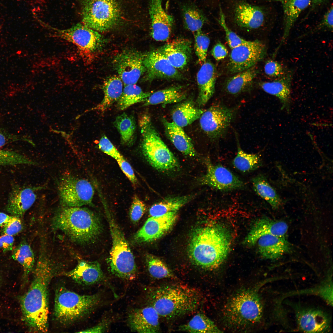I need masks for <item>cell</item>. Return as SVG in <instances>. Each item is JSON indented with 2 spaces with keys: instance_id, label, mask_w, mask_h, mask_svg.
<instances>
[{
  "instance_id": "20",
  "label": "cell",
  "mask_w": 333,
  "mask_h": 333,
  "mask_svg": "<svg viewBox=\"0 0 333 333\" xmlns=\"http://www.w3.org/2000/svg\"><path fill=\"white\" fill-rule=\"evenodd\" d=\"M159 315L152 306L136 308L129 314L127 321L131 329L140 333L158 332Z\"/></svg>"
},
{
  "instance_id": "41",
  "label": "cell",
  "mask_w": 333,
  "mask_h": 333,
  "mask_svg": "<svg viewBox=\"0 0 333 333\" xmlns=\"http://www.w3.org/2000/svg\"><path fill=\"white\" fill-rule=\"evenodd\" d=\"M232 163L237 170L243 172L255 170L261 165V159L259 154H249L245 152L239 145L237 154Z\"/></svg>"
},
{
  "instance_id": "52",
  "label": "cell",
  "mask_w": 333,
  "mask_h": 333,
  "mask_svg": "<svg viewBox=\"0 0 333 333\" xmlns=\"http://www.w3.org/2000/svg\"><path fill=\"white\" fill-rule=\"evenodd\" d=\"M333 7L332 5L324 14L321 23L311 32L320 30L326 29L333 30Z\"/></svg>"
},
{
  "instance_id": "30",
  "label": "cell",
  "mask_w": 333,
  "mask_h": 333,
  "mask_svg": "<svg viewBox=\"0 0 333 333\" xmlns=\"http://www.w3.org/2000/svg\"><path fill=\"white\" fill-rule=\"evenodd\" d=\"M311 0H286L282 4L284 15L283 33L273 56H275L285 42L290 31L301 13L310 5Z\"/></svg>"
},
{
  "instance_id": "10",
  "label": "cell",
  "mask_w": 333,
  "mask_h": 333,
  "mask_svg": "<svg viewBox=\"0 0 333 333\" xmlns=\"http://www.w3.org/2000/svg\"><path fill=\"white\" fill-rule=\"evenodd\" d=\"M81 2L82 23L94 30L107 31L120 19V8L116 0H81Z\"/></svg>"
},
{
  "instance_id": "42",
  "label": "cell",
  "mask_w": 333,
  "mask_h": 333,
  "mask_svg": "<svg viewBox=\"0 0 333 333\" xmlns=\"http://www.w3.org/2000/svg\"><path fill=\"white\" fill-rule=\"evenodd\" d=\"M182 12L184 23L187 29L193 34L201 30L207 18L200 10L194 6H188L183 8Z\"/></svg>"
},
{
  "instance_id": "44",
  "label": "cell",
  "mask_w": 333,
  "mask_h": 333,
  "mask_svg": "<svg viewBox=\"0 0 333 333\" xmlns=\"http://www.w3.org/2000/svg\"><path fill=\"white\" fill-rule=\"evenodd\" d=\"M24 164L35 165L37 163L15 151L0 150V166Z\"/></svg>"
},
{
  "instance_id": "11",
  "label": "cell",
  "mask_w": 333,
  "mask_h": 333,
  "mask_svg": "<svg viewBox=\"0 0 333 333\" xmlns=\"http://www.w3.org/2000/svg\"><path fill=\"white\" fill-rule=\"evenodd\" d=\"M58 183L59 195L63 206L92 205L94 189L88 180L66 174L61 177Z\"/></svg>"
},
{
  "instance_id": "51",
  "label": "cell",
  "mask_w": 333,
  "mask_h": 333,
  "mask_svg": "<svg viewBox=\"0 0 333 333\" xmlns=\"http://www.w3.org/2000/svg\"><path fill=\"white\" fill-rule=\"evenodd\" d=\"M116 161L122 171L132 184L134 186L137 185L138 180L130 164L123 156Z\"/></svg>"
},
{
  "instance_id": "25",
  "label": "cell",
  "mask_w": 333,
  "mask_h": 333,
  "mask_svg": "<svg viewBox=\"0 0 333 333\" xmlns=\"http://www.w3.org/2000/svg\"><path fill=\"white\" fill-rule=\"evenodd\" d=\"M44 187L39 186L14 189L10 193L8 199L7 211L13 216L22 217L35 201V191Z\"/></svg>"
},
{
  "instance_id": "53",
  "label": "cell",
  "mask_w": 333,
  "mask_h": 333,
  "mask_svg": "<svg viewBox=\"0 0 333 333\" xmlns=\"http://www.w3.org/2000/svg\"><path fill=\"white\" fill-rule=\"evenodd\" d=\"M211 53L216 60L220 61L225 58L228 54V51L224 45L218 42L213 47Z\"/></svg>"
},
{
  "instance_id": "29",
  "label": "cell",
  "mask_w": 333,
  "mask_h": 333,
  "mask_svg": "<svg viewBox=\"0 0 333 333\" xmlns=\"http://www.w3.org/2000/svg\"><path fill=\"white\" fill-rule=\"evenodd\" d=\"M162 121L166 136L175 148L185 155L196 156L197 153L192 141L182 128L164 118H162Z\"/></svg>"
},
{
  "instance_id": "38",
  "label": "cell",
  "mask_w": 333,
  "mask_h": 333,
  "mask_svg": "<svg viewBox=\"0 0 333 333\" xmlns=\"http://www.w3.org/2000/svg\"><path fill=\"white\" fill-rule=\"evenodd\" d=\"M252 183L255 192L266 201L274 209L278 208L281 200L275 190L269 184L265 177L259 175L252 179Z\"/></svg>"
},
{
  "instance_id": "45",
  "label": "cell",
  "mask_w": 333,
  "mask_h": 333,
  "mask_svg": "<svg viewBox=\"0 0 333 333\" xmlns=\"http://www.w3.org/2000/svg\"><path fill=\"white\" fill-rule=\"evenodd\" d=\"M195 53L197 57L198 61L203 64L206 60L207 52L210 43L209 37L200 31L194 33Z\"/></svg>"
},
{
  "instance_id": "34",
  "label": "cell",
  "mask_w": 333,
  "mask_h": 333,
  "mask_svg": "<svg viewBox=\"0 0 333 333\" xmlns=\"http://www.w3.org/2000/svg\"><path fill=\"white\" fill-rule=\"evenodd\" d=\"M114 124L120 135L121 143L128 146H132L135 141L136 129L134 117L124 113L117 117Z\"/></svg>"
},
{
  "instance_id": "32",
  "label": "cell",
  "mask_w": 333,
  "mask_h": 333,
  "mask_svg": "<svg viewBox=\"0 0 333 333\" xmlns=\"http://www.w3.org/2000/svg\"><path fill=\"white\" fill-rule=\"evenodd\" d=\"M205 109L198 108L191 100H187L178 104L171 113L173 121L182 128L199 119Z\"/></svg>"
},
{
  "instance_id": "6",
  "label": "cell",
  "mask_w": 333,
  "mask_h": 333,
  "mask_svg": "<svg viewBox=\"0 0 333 333\" xmlns=\"http://www.w3.org/2000/svg\"><path fill=\"white\" fill-rule=\"evenodd\" d=\"M138 123L142 152L149 163L161 171L173 170L179 167L178 160L162 139L148 113L142 114Z\"/></svg>"
},
{
  "instance_id": "7",
  "label": "cell",
  "mask_w": 333,
  "mask_h": 333,
  "mask_svg": "<svg viewBox=\"0 0 333 333\" xmlns=\"http://www.w3.org/2000/svg\"><path fill=\"white\" fill-rule=\"evenodd\" d=\"M105 211L112 242L108 261L109 269L116 277L127 280H133L137 273L134 256L112 214L107 208Z\"/></svg>"
},
{
  "instance_id": "36",
  "label": "cell",
  "mask_w": 333,
  "mask_h": 333,
  "mask_svg": "<svg viewBox=\"0 0 333 333\" xmlns=\"http://www.w3.org/2000/svg\"><path fill=\"white\" fill-rule=\"evenodd\" d=\"M152 93L151 92L143 91L135 84L125 85L121 95L117 101V108L124 110L134 104L145 102Z\"/></svg>"
},
{
  "instance_id": "28",
  "label": "cell",
  "mask_w": 333,
  "mask_h": 333,
  "mask_svg": "<svg viewBox=\"0 0 333 333\" xmlns=\"http://www.w3.org/2000/svg\"><path fill=\"white\" fill-rule=\"evenodd\" d=\"M292 73L288 72L270 82H261L260 85L266 92L275 96L282 104V109L289 111L291 103V88Z\"/></svg>"
},
{
  "instance_id": "5",
  "label": "cell",
  "mask_w": 333,
  "mask_h": 333,
  "mask_svg": "<svg viewBox=\"0 0 333 333\" xmlns=\"http://www.w3.org/2000/svg\"><path fill=\"white\" fill-rule=\"evenodd\" d=\"M152 305L159 316L174 318L196 310L200 296L193 289L181 285H166L154 290L151 295Z\"/></svg>"
},
{
  "instance_id": "55",
  "label": "cell",
  "mask_w": 333,
  "mask_h": 333,
  "mask_svg": "<svg viewBox=\"0 0 333 333\" xmlns=\"http://www.w3.org/2000/svg\"><path fill=\"white\" fill-rule=\"evenodd\" d=\"M108 323L104 321L90 328L78 332L79 333H103L108 328Z\"/></svg>"
},
{
  "instance_id": "26",
  "label": "cell",
  "mask_w": 333,
  "mask_h": 333,
  "mask_svg": "<svg viewBox=\"0 0 333 333\" xmlns=\"http://www.w3.org/2000/svg\"><path fill=\"white\" fill-rule=\"evenodd\" d=\"M65 274L76 283L84 286L97 284L105 278L100 265L97 261H80L76 267Z\"/></svg>"
},
{
  "instance_id": "43",
  "label": "cell",
  "mask_w": 333,
  "mask_h": 333,
  "mask_svg": "<svg viewBox=\"0 0 333 333\" xmlns=\"http://www.w3.org/2000/svg\"><path fill=\"white\" fill-rule=\"evenodd\" d=\"M148 272L153 278L157 279L175 278V276L166 265L155 256L149 254L146 257Z\"/></svg>"
},
{
  "instance_id": "39",
  "label": "cell",
  "mask_w": 333,
  "mask_h": 333,
  "mask_svg": "<svg viewBox=\"0 0 333 333\" xmlns=\"http://www.w3.org/2000/svg\"><path fill=\"white\" fill-rule=\"evenodd\" d=\"M12 257L23 267L24 280H27L34 269L35 258L30 246L26 241L21 242L13 250Z\"/></svg>"
},
{
  "instance_id": "58",
  "label": "cell",
  "mask_w": 333,
  "mask_h": 333,
  "mask_svg": "<svg viewBox=\"0 0 333 333\" xmlns=\"http://www.w3.org/2000/svg\"><path fill=\"white\" fill-rule=\"evenodd\" d=\"M326 0H311V3H312V7H314L321 4Z\"/></svg>"
},
{
  "instance_id": "57",
  "label": "cell",
  "mask_w": 333,
  "mask_h": 333,
  "mask_svg": "<svg viewBox=\"0 0 333 333\" xmlns=\"http://www.w3.org/2000/svg\"><path fill=\"white\" fill-rule=\"evenodd\" d=\"M7 138L5 134L0 128V148L2 147L7 143Z\"/></svg>"
},
{
  "instance_id": "18",
  "label": "cell",
  "mask_w": 333,
  "mask_h": 333,
  "mask_svg": "<svg viewBox=\"0 0 333 333\" xmlns=\"http://www.w3.org/2000/svg\"><path fill=\"white\" fill-rule=\"evenodd\" d=\"M177 212H171L157 216H151L134 236L140 242H148L157 239L172 227L177 218Z\"/></svg>"
},
{
  "instance_id": "48",
  "label": "cell",
  "mask_w": 333,
  "mask_h": 333,
  "mask_svg": "<svg viewBox=\"0 0 333 333\" xmlns=\"http://www.w3.org/2000/svg\"><path fill=\"white\" fill-rule=\"evenodd\" d=\"M98 146L99 148L102 152L116 160L122 156L105 135L103 136L100 139Z\"/></svg>"
},
{
  "instance_id": "16",
  "label": "cell",
  "mask_w": 333,
  "mask_h": 333,
  "mask_svg": "<svg viewBox=\"0 0 333 333\" xmlns=\"http://www.w3.org/2000/svg\"><path fill=\"white\" fill-rule=\"evenodd\" d=\"M143 63L146 69L145 81L179 79L182 77L179 70L171 64L158 49L144 54Z\"/></svg>"
},
{
  "instance_id": "3",
  "label": "cell",
  "mask_w": 333,
  "mask_h": 333,
  "mask_svg": "<svg viewBox=\"0 0 333 333\" xmlns=\"http://www.w3.org/2000/svg\"><path fill=\"white\" fill-rule=\"evenodd\" d=\"M53 224L72 240L81 244L94 242L102 230L98 217L91 210L81 207L63 206L56 213Z\"/></svg>"
},
{
  "instance_id": "40",
  "label": "cell",
  "mask_w": 333,
  "mask_h": 333,
  "mask_svg": "<svg viewBox=\"0 0 333 333\" xmlns=\"http://www.w3.org/2000/svg\"><path fill=\"white\" fill-rule=\"evenodd\" d=\"M180 330L191 333H219L222 331L205 314L198 313L187 323L180 326Z\"/></svg>"
},
{
  "instance_id": "37",
  "label": "cell",
  "mask_w": 333,
  "mask_h": 333,
  "mask_svg": "<svg viewBox=\"0 0 333 333\" xmlns=\"http://www.w3.org/2000/svg\"><path fill=\"white\" fill-rule=\"evenodd\" d=\"M256 75V71L252 68L237 73L227 80L225 90L232 95L241 93L250 86Z\"/></svg>"
},
{
  "instance_id": "59",
  "label": "cell",
  "mask_w": 333,
  "mask_h": 333,
  "mask_svg": "<svg viewBox=\"0 0 333 333\" xmlns=\"http://www.w3.org/2000/svg\"><path fill=\"white\" fill-rule=\"evenodd\" d=\"M268 1H274V2H281L283 4L286 0H266Z\"/></svg>"
},
{
  "instance_id": "35",
  "label": "cell",
  "mask_w": 333,
  "mask_h": 333,
  "mask_svg": "<svg viewBox=\"0 0 333 333\" xmlns=\"http://www.w3.org/2000/svg\"><path fill=\"white\" fill-rule=\"evenodd\" d=\"M194 196L188 195L166 198L152 205L149 209V215L151 216H157L171 212H177Z\"/></svg>"
},
{
  "instance_id": "1",
  "label": "cell",
  "mask_w": 333,
  "mask_h": 333,
  "mask_svg": "<svg viewBox=\"0 0 333 333\" xmlns=\"http://www.w3.org/2000/svg\"><path fill=\"white\" fill-rule=\"evenodd\" d=\"M44 249H42L27 291L20 298L26 323L35 331L46 332L48 330V287L55 274Z\"/></svg>"
},
{
  "instance_id": "8",
  "label": "cell",
  "mask_w": 333,
  "mask_h": 333,
  "mask_svg": "<svg viewBox=\"0 0 333 333\" xmlns=\"http://www.w3.org/2000/svg\"><path fill=\"white\" fill-rule=\"evenodd\" d=\"M101 298L99 294L81 295L60 287L55 293V317L64 324L74 323L90 313L98 304Z\"/></svg>"
},
{
  "instance_id": "27",
  "label": "cell",
  "mask_w": 333,
  "mask_h": 333,
  "mask_svg": "<svg viewBox=\"0 0 333 333\" xmlns=\"http://www.w3.org/2000/svg\"><path fill=\"white\" fill-rule=\"evenodd\" d=\"M257 242L260 254L266 259H278L291 250V245L285 236L266 235L259 238Z\"/></svg>"
},
{
  "instance_id": "50",
  "label": "cell",
  "mask_w": 333,
  "mask_h": 333,
  "mask_svg": "<svg viewBox=\"0 0 333 333\" xmlns=\"http://www.w3.org/2000/svg\"><path fill=\"white\" fill-rule=\"evenodd\" d=\"M264 71L267 75L272 77L278 78L284 74L282 64L273 60H269L266 62L264 66Z\"/></svg>"
},
{
  "instance_id": "14",
  "label": "cell",
  "mask_w": 333,
  "mask_h": 333,
  "mask_svg": "<svg viewBox=\"0 0 333 333\" xmlns=\"http://www.w3.org/2000/svg\"><path fill=\"white\" fill-rule=\"evenodd\" d=\"M235 114L232 109L222 105H213L202 114L199 118L200 126L209 138L217 139L226 131Z\"/></svg>"
},
{
  "instance_id": "4",
  "label": "cell",
  "mask_w": 333,
  "mask_h": 333,
  "mask_svg": "<svg viewBox=\"0 0 333 333\" xmlns=\"http://www.w3.org/2000/svg\"><path fill=\"white\" fill-rule=\"evenodd\" d=\"M259 288L241 290L231 296L223 312L224 323L230 328L242 330L256 325L261 320L263 307Z\"/></svg>"
},
{
  "instance_id": "15",
  "label": "cell",
  "mask_w": 333,
  "mask_h": 333,
  "mask_svg": "<svg viewBox=\"0 0 333 333\" xmlns=\"http://www.w3.org/2000/svg\"><path fill=\"white\" fill-rule=\"evenodd\" d=\"M205 174L199 179L200 184L222 191L240 189L243 182L227 168L220 164L212 163L209 158L205 160Z\"/></svg>"
},
{
  "instance_id": "19",
  "label": "cell",
  "mask_w": 333,
  "mask_h": 333,
  "mask_svg": "<svg viewBox=\"0 0 333 333\" xmlns=\"http://www.w3.org/2000/svg\"><path fill=\"white\" fill-rule=\"evenodd\" d=\"M162 0H150L149 14L151 35L158 41H165L170 38L174 23L173 17L166 12L162 6Z\"/></svg>"
},
{
  "instance_id": "23",
  "label": "cell",
  "mask_w": 333,
  "mask_h": 333,
  "mask_svg": "<svg viewBox=\"0 0 333 333\" xmlns=\"http://www.w3.org/2000/svg\"><path fill=\"white\" fill-rule=\"evenodd\" d=\"M288 226L285 222L264 217L257 220L245 237L244 242L249 246L255 245L259 238L266 235L285 236Z\"/></svg>"
},
{
  "instance_id": "49",
  "label": "cell",
  "mask_w": 333,
  "mask_h": 333,
  "mask_svg": "<svg viewBox=\"0 0 333 333\" xmlns=\"http://www.w3.org/2000/svg\"><path fill=\"white\" fill-rule=\"evenodd\" d=\"M23 226L20 217L13 216L8 222L3 227L4 234L13 236L21 232Z\"/></svg>"
},
{
  "instance_id": "22",
  "label": "cell",
  "mask_w": 333,
  "mask_h": 333,
  "mask_svg": "<svg viewBox=\"0 0 333 333\" xmlns=\"http://www.w3.org/2000/svg\"><path fill=\"white\" fill-rule=\"evenodd\" d=\"M234 17L236 23L239 26L255 29L263 25L266 20V14L261 7L241 2L235 7Z\"/></svg>"
},
{
  "instance_id": "33",
  "label": "cell",
  "mask_w": 333,
  "mask_h": 333,
  "mask_svg": "<svg viewBox=\"0 0 333 333\" xmlns=\"http://www.w3.org/2000/svg\"><path fill=\"white\" fill-rule=\"evenodd\" d=\"M187 92L181 86H174L152 93L145 101L143 106L162 104L166 105L179 103L184 100L187 97Z\"/></svg>"
},
{
  "instance_id": "21",
  "label": "cell",
  "mask_w": 333,
  "mask_h": 333,
  "mask_svg": "<svg viewBox=\"0 0 333 333\" xmlns=\"http://www.w3.org/2000/svg\"><path fill=\"white\" fill-rule=\"evenodd\" d=\"M171 64L178 70L184 68L189 63L191 55V41L184 38L172 40L158 49Z\"/></svg>"
},
{
  "instance_id": "46",
  "label": "cell",
  "mask_w": 333,
  "mask_h": 333,
  "mask_svg": "<svg viewBox=\"0 0 333 333\" xmlns=\"http://www.w3.org/2000/svg\"><path fill=\"white\" fill-rule=\"evenodd\" d=\"M219 12L218 22L225 31L226 40L230 48L232 49L247 43L248 41L241 38L228 27L224 14L221 7L220 8Z\"/></svg>"
},
{
  "instance_id": "31",
  "label": "cell",
  "mask_w": 333,
  "mask_h": 333,
  "mask_svg": "<svg viewBox=\"0 0 333 333\" xmlns=\"http://www.w3.org/2000/svg\"><path fill=\"white\" fill-rule=\"evenodd\" d=\"M123 84L118 76L113 75L108 77L104 81L102 85L104 98L93 109L102 113L106 111L120 98L123 90Z\"/></svg>"
},
{
  "instance_id": "24",
  "label": "cell",
  "mask_w": 333,
  "mask_h": 333,
  "mask_svg": "<svg viewBox=\"0 0 333 333\" xmlns=\"http://www.w3.org/2000/svg\"><path fill=\"white\" fill-rule=\"evenodd\" d=\"M216 78V68L210 61L202 64L196 76L199 93L196 103L199 107L205 105L213 95Z\"/></svg>"
},
{
  "instance_id": "47",
  "label": "cell",
  "mask_w": 333,
  "mask_h": 333,
  "mask_svg": "<svg viewBox=\"0 0 333 333\" xmlns=\"http://www.w3.org/2000/svg\"><path fill=\"white\" fill-rule=\"evenodd\" d=\"M146 210L144 203L136 195L133 198L129 211L130 217L134 224L138 223L142 216Z\"/></svg>"
},
{
  "instance_id": "13",
  "label": "cell",
  "mask_w": 333,
  "mask_h": 333,
  "mask_svg": "<svg viewBox=\"0 0 333 333\" xmlns=\"http://www.w3.org/2000/svg\"><path fill=\"white\" fill-rule=\"evenodd\" d=\"M144 54L134 49L125 50L113 61L114 68L124 85L136 84L146 72Z\"/></svg>"
},
{
  "instance_id": "2",
  "label": "cell",
  "mask_w": 333,
  "mask_h": 333,
  "mask_svg": "<svg viewBox=\"0 0 333 333\" xmlns=\"http://www.w3.org/2000/svg\"><path fill=\"white\" fill-rule=\"evenodd\" d=\"M231 237L229 230L222 224L197 228L192 234L189 245L191 259L201 268H217L227 256Z\"/></svg>"
},
{
  "instance_id": "17",
  "label": "cell",
  "mask_w": 333,
  "mask_h": 333,
  "mask_svg": "<svg viewBox=\"0 0 333 333\" xmlns=\"http://www.w3.org/2000/svg\"><path fill=\"white\" fill-rule=\"evenodd\" d=\"M294 306L296 321L301 330L312 333L329 331L331 318L326 312L320 309L298 304Z\"/></svg>"
},
{
  "instance_id": "12",
  "label": "cell",
  "mask_w": 333,
  "mask_h": 333,
  "mask_svg": "<svg viewBox=\"0 0 333 333\" xmlns=\"http://www.w3.org/2000/svg\"><path fill=\"white\" fill-rule=\"evenodd\" d=\"M265 45L259 41H248L232 49L228 65L231 73H237L252 68L265 56Z\"/></svg>"
},
{
  "instance_id": "56",
  "label": "cell",
  "mask_w": 333,
  "mask_h": 333,
  "mask_svg": "<svg viewBox=\"0 0 333 333\" xmlns=\"http://www.w3.org/2000/svg\"><path fill=\"white\" fill-rule=\"evenodd\" d=\"M12 216H10L3 212H0V227H4L10 221Z\"/></svg>"
},
{
  "instance_id": "9",
  "label": "cell",
  "mask_w": 333,
  "mask_h": 333,
  "mask_svg": "<svg viewBox=\"0 0 333 333\" xmlns=\"http://www.w3.org/2000/svg\"><path fill=\"white\" fill-rule=\"evenodd\" d=\"M43 25L56 36L70 42L79 49L84 59L91 62L99 56L106 43L103 36L98 31L78 23L64 29Z\"/></svg>"
},
{
  "instance_id": "54",
  "label": "cell",
  "mask_w": 333,
  "mask_h": 333,
  "mask_svg": "<svg viewBox=\"0 0 333 333\" xmlns=\"http://www.w3.org/2000/svg\"><path fill=\"white\" fill-rule=\"evenodd\" d=\"M14 242V238L12 236L4 234L0 236V249L3 252L12 250Z\"/></svg>"
}]
</instances>
